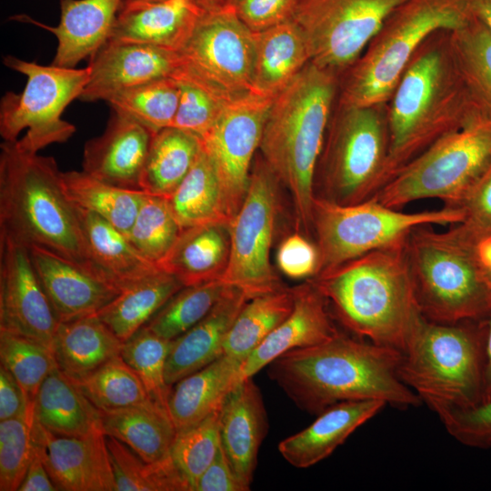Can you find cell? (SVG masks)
Masks as SVG:
<instances>
[{
	"instance_id": "cell-1",
	"label": "cell",
	"mask_w": 491,
	"mask_h": 491,
	"mask_svg": "<svg viewBox=\"0 0 491 491\" xmlns=\"http://www.w3.org/2000/svg\"><path fill=\"white\" fill-rule=\"evenodd\" d=\"M400 359L397 349L338 332L322 344L282 355L267 371L298 407L315 415L346 401L418 406L420 398L399 377Z\"/></svg>"
},
{
	"instance_id": "cell-2",
	"label": "cell",
	"mask_w": 491,
	"mask_h": 491,
	"mask_svg": "<svg viewBox=\"0 0 491 491\" xmlns=\"http://www.w3.org/2000/svg\"><path fill=\"white\" fill-rule=\"evenodd\" d=\"M386 106L389 150L378 190L477 112L469 102L453 58L450 30H438L424 41Z\"/></svg>"
},
{
	"instance_id": "cell-3",
	"label": "cell",
	"mask_w": 491,
	"mask_h": 491,
	"mask_svg": "<svg viewBox=\"0 0 491 491\" xmlns=\"http://www.w3.org/2000/svg\"><path fill=\"white\" fill-rule=\"evenodd\" d=\"M405 242L374 250L311 278L346 329L400 352L422 316Z\"/></svg>"
},
{
	"instance_id": "cell-4",
	"label": "cell",
	"mask_w": 491,
	"mask_h": 491,
	"mask_svg": "<svg viewBox=\"0 0 491 491\" xmlns=\"http://www.w3.org/2000/svg\"><path fill=\"white\" fill-rule=\"evenodd\" d=\"M339 77L309 62L269 107L261 155L290 191L299 222L311 225L317 162L337 98Z\"/></svg>"
},
{
	"instance_id": "cell-5",
	"label": "cell",
	"mask_w": 491,
	"mask_h": 491,
	"mask_svg": "<svg viewBox=\"0 0 491 491\" xmlns=\"http://www.w3.org/2000/svg\"><path fill=\"white\" fill-rule=\"evenodd\" d=\"M0 237L45 248L97 275L55 159L22 151L15 142L1 144Z\"/></svg>"
},
{
	"instance_id": "cell-6",
	"label": "cell",
	"mask_w": 491,
	"mask_h": 491,
	"mask_svg": "<svg viewBox=\"0 0 491 491\" xmlns=\"http://www.w3.org/2000/svg\"><path fill=\"white\" fill-rule=\"evenodd\" d=\"M486 318L438 323L421 316L407 337L399 377L439 417L483 402Z\"/></svg>"
},
{
	"instance_id": "cell-7",
	"label": "cell",
	"mask_w": 491,
	"mask_h": 491,
	"mask_svg": "<svg viewBox=\"0 0 491 491\" xmlns=\"http://www.w3.org/2000/svg\"><path fill=\"white\" fill-rule=\"evenodd\" d=\"M471 17L464 0H406L386 18L356 61L340 76L336 105L386 104L409 61L433 33Z\"/></svg>"
},
{
	"instance_id": "cell-8",
	"label": "cell",
	"mask_w": 491,
	"mask_h": 491,
	"mask_svg": "<svg viewBox=\"0 0 491 491\" xmlns=\"http://www.w3.org/2000/svg\"><path fill=\"white\" fill-rule=\"evenodd\" d=\"M406 258L420 313L428 320L483 319L491 311V287L472 246L432 225L416 227L405 242Z\"/></svg>"
},
{
	"instance_id": "cell-9",
	"label": "cell",
	"mask_w": 491,
	"mask_h": 491,
	"mask_svg": "<svg viewBox=\"0 0 491 491\" xmlns=\"http://www.w3.org/2000/svg\"><path fill=\"white\" fill-rule=\"evenodd\" d=\"M388 150L386 104L335 105L316 165L315 196L341 205L371 198L380 186Z\"/></svg>"
},
{
	"instance_id": "cell-10",
	"label": "cell",
	"mask_w": 491,
	"mask_h": 491,
	"mask_svg": "<svg viewBox=\"0 0 491 491\" xmlns=\"http://www.w3.org/2000/svg\"><path fill=\"white\" fill-rule=\"evenodd\" d=\"M491 165V117L476 112L397 171L371 198L401 209L427 198L454 207Z\"/></svg>"
},
{
	"instance_id": "cell-11",
	"label": "cell",
	"mask_w": 491,
	"mask_h": 491,
	"mask_svg": "<svg viewBox=\"0 0 491 491\" xmlns=\"http://www.w3.org/2000/svg\"><path fill=\"white\" fill-rule=\"evenodd\" d=\"M461 209L444 205L439 210L406 213L369 198L341 205L315 196L311 226L320 254L319 273L376 249L404 243L423 225H456Z\"/></svg>"
},
{
	"instance_id": "cell-12",
	"label": "cell",
	"mask_w": 491,
	"mask_h": 491,
	"mask_svg": "<svg viewBox=\"0 0 491 491\" xmlns=\"http://www.w3.org/2000/svg\"><path fill=\"white\" fill-rule=\"evenodd\" d=\"M4 64L26 77L25 88L6 92L0 103V135L5 142L29 153L66 142L75 126L62 119L65 107L79 99L90 78V68H70L5 55Z\"/></svg>"
},
{
	"instance_id": "cell-13",
	"label": "cell",
	"mask_w": 491,
	"mask_h": 491,
	"mask_svg": "<svg viewBox=\"0 0 491 491\" xmlns=\"http://www.w3.org/2000/svg\"><path fill=\"white\" fill-rule=\"evenodd\" d=\"M278 182L263 158L257 157L245 200L229 225L230 256L220 280L249 299L283 288L270 263Z\"/></svg>"
},
{
	"instance_id": "cell-14",
	"label": "cell",
	"mask_w": 491,
	"mask_h": 491,
	"mask_svg": "<svg viewBox=\"0 0 491 491\" xmlns=\"http://www.w3.org/2000/svg\"><path fill=\"white\" fill-rule=\"evenodd\" d=\"M404 1L300 0L293 20L306 35L310 62L340 78Z\"/></svg>"
},
{
	"instance_id": "cell-15",
	"label": "cell",
	"mask_w": 491,
	"mask_h": 491,
	"mask_svg": "<svg viewBox=\"0 0 491 491\" xmlns=\"http://www.w3.org/2000/svg\"><path fill=\"white\" fill-rule=\"evenodd\" d=\"M178 54L183 67L231 97L253 91L254 32L233 6L205 10Z\"/></svg>"
},
{
	"instance_id": "cell-16",
	"label": "cell",
	"mask_w": 491,
	"mask_h": 491,
	"mask_svg": "<svg viewBox=\"0 0 491 491\" xmlns=\"http://www.w3.org/2000/svg\"><path fill=\"white\" fill-rule=\"evenodd\" d=\"M273 99L253 91L233 99L200 138L215 170L230 223L246 195L252 161Z\"/></svg>"
},
{
	"instance_id": "cell-17",
	"label": "cell",
	"mask_w": 491,
	"mask_h": 491,
	"mask_svg": "<svg viewBox=\"0 0 491 491\" xmlns=\"http://www.w3.org/2000/svg\"><path fill=\"white\" fill-rule=\"evenodd\" d=\"M58 324L29 249L0 237V330L52 348Z\"/></svg>"
},
{
	"instance_id": "cell-18",
	"label": "cell",
	"mask_w": 491,
	"mask_h": 491,
	"mask_svg": "<svg viewBox=\"0 0 491 491\" xmlns=\"http://www.w3.org/2000/svg\"><path fill=\"white\" fill-rule=\"evenodd\" d=\"M180 65L178 52L108 40L90 59V78L79 99L108 102L122 91L172 76Z\"/></svg>"
},
{
	"instance_id": "cell-19",
	"label": "cell",
	"mask_w": 491,
	"mask_h": 491,
	"mask_svg": "<svg viewBox=\"0 0 491 491\" xmlns=\"http://www.w3.org/2000/svg\"><path fill=\"white\" fill-rule=\"evenodd\" d=\"M35 436L38 453L58 490L115 491L104 432L58 436L35 419Z\"/></svg>"
},
{
	"instance_id": "cell-20",
	"label": "cell",
	"mask_w": 491,
	"mask_h": 491,
	"mask_svg": "<svg viewBox=\"0 0 491 491\" xmlns=\"http://www.w3.org/2000/svg\"><path fill=\"white\" fill-rule=\"evenodd\" d=\"M155 133L113 110L105 131L84 146L82 170L110 185L141 189V179Z\"/></svg>"
},
{
	"instance_id": "cell-21",
	"label": "cell",
	"mask_w": 491,
	"mask_h": 491,
	"mask_svg": "<svg viewBox=\"0 0 491 491\" xmlns=\"http://www.w3.org/2000/svg\"><path fill=\"white\" fill-rule=\"evenodd\" d=\"M59 322L96 314L120 290L92 270L40 246L28 248Z\"/></svg>"
},
{
	"instance_id": "cell-22",
	"label": "cell",
	"mask_w": 491,
	"mask_h": 491,
	"mask_svg": "<svg viewBox=\"0 0 491 491\" xmlns=\"http://www.w3.org/2000/svg\"><path fill=\"white\" fill-rule=\"evenodd\" d=\"M294 307L241 366L239 380L253 377L282 355L322 344L339 331L328 311V301L312 279L293 288Z\"/></svg>"
},
{
	"instance_id": "cell-23",
	"label": "cell",
	"mask_w": 491,
	"mask_h": 491,
	"mask_svg": "<svg viewBox=\"0 0 491 491\" xmlns=\"http://www.w3.org/2000/svg\"><path fill=\"white\" fill-rule=\"evenodd\" d=\"M266 432V412L259 388L252 377L239 380L221 406L220 440L246 491L250 489L258 450Z\"/></svg>"
},
{
	"instance_id": "cell-24",
	"label": "cell",
	"mask_w": 491,
	"mask_h": 491,
	"mask_svg": "<svg viewBox=\"0 0 491 491\" xmlns=\"http://www.w3.org/2000/svg\"><path fill=\"white\" fill-rule=\"evenodd\" d=\"M204 11L195 0H163L123 5L108 40L179 52Z\"/></svg>"
},
{
	"instance_id": "cell-25",
	"label": "cell",
	"mask_w": 491,
	"mask_h": 491,
	"mask_svg": "<svg viewBox=\"0 0 491 491\" xmlns=\"http://www.w3.org/2000/svg\"><path fill=\"white\" fill-rule=\"evenodd\" d=\"M121 3L122 0H60V22L56 26L25 15L16 19L51 32L57 39L52 65L74 68L83 59H91L107 42Z\"/></svg>"
},
{
	"instance_id": "cell-26",
	"label": "cell",
	"mask_w": 491,
	"mask_h": 491,
	"mask_svg": "<svg viewBox=\"0 0 491 491\" xmlns=\"http://www.w3.org/2000/svg\"><path fill=\"white\" fill-rule=\"evenodd\" d=\"M248 300L243 291L228 286L203 319L171 340L165 363V380L170 386L224 355L228 331Z\"/></svg>"
},
{
	"instance_id": "cell-27",
	"label": "cell",
	"mask_w": 491,
	"mask_h": 491,
	"mask_svg": "<svg viewBox=\"0 0 491 491\" xmlns=\"http://www.w3.org/2000/svg\"><path fill=\"white\" fill-rule=\"evenodd\" d=\"M386 406L380 400L336 404L318 414L310 426L282 440L278 444V451L296 468L312 466L329 456L352 433Z\"/></svg>"
},
{
	"instance_id": "cell-28",
	"label": "cell",
	"mask_w": 491,
	"mask_h": 491,
	"mask_svg": "<svg viewBox=\"0 0 491 491\" xmlns=\"http://www.w3.org/2000/svg\"><path fill=\"white\" fill-rule=\"evenodd\" d=\"M229 256V224H204L183 228L158 267L188 286L220 280Z\"/></svg>"
},
{
	"instance_id": "cell-29",
	"label": "cell",
	"mask_w": 491,
	"mask_h": 491,
	"mask_svg": "<svg viewBox=\"0 0 491 491\" xmlns=\"http://www.w3.org/2000/svg\"><path fill=\"white\" fill-rule=\"evenodd\" d=\"M76 210L90 264L108 283L121 291L161 270L111 224L89 211Z\"/></svg>"
},
{
	"instance_id": "cell-30",
	"label": "cell",
	"mask_w": 491,
	"mask_h": 491,
	"mask_svg": "<svg viewBox=\"0 0 491 491\" xmlns=\"http://www.w3.org/2000/svg\"><path fill=\"white\" fill-rule=\"evenodd\" d=\"M253 92L275 97L310 62L306 35L292 19L254 33Z\"/></svg>"
},
{
	"instance_id": "cell-31",
	"label": "cell",
	"mask_w": 491,
	"mask_h": 491,
	"mask_svg": "<svg viewBox=\"0 0 491 491\" xmlns=\"http://www.w3.org/2000/svg\"><path fill=\"white\" fill-rule=\"evenodd\" d=\"M241 366L224 354L175 384L168 399V413L176 431L200 422L221 407L239 381Z\"/></svg>"
},
{
	"instance_id": "cell-32",
	"label": "cell",
	"mask_w": 491,
	"mask_h": 491,
	"mask_svg": "<svg viewBox=\"0 0 491 491\" xmlns=\"http://www.w3.org/2000/svg\"><path fill=\"white\" fill-rule=\"evenodd\" d=\"M124 342L97 316L59 322L52 343L57 367L73 382L120 356Z\"/></svg>"
},
{
	"instance_id": "cell-33",
	"label": "cell",
	"mask_w": 491,
	"mask_h": 491,
	"mask_svg": "<svg viewBox=\"0 0 491 491\" xmlns=\"http://www.w3.org/2000/svg\"><path fill=\"white\" fill-rule=\"evenodd\" d=\"M34 402L36 421L55 435L86 436L104 432L100 409L58 367L45 379Z\"/></svg>"
},
{
	"instance_id": "cell-34",
	"label": "cell",
	"mask_w": 491,
	"mask_h": 491,
	"mask_svg": "<svg viewBox=\"0 0 491 491\" xmlns=\"http://www.w3.org/2000/svg\"><path fill=\"white\" fill-rule=\"evenodd\" d=\"M100 412L105 435L118 439L146 462L170 456L177 431L169 413L153 400Z\"/></svg>"
},
{
	"instance_id": "cell-35",
	"label": "cell",
	"mask_w": 491,
	"mask_h": 491,
	"mask_svg": "<svg viewBox=\"0 0 491 491\" xmlns=\"http://www.w3.org/2000/svg\"><path fill=\"white\" fill-rule=\"evenodd\" d=\"M184 286L163 270L123 288L97 316L123 342L144 327Z\"/></svg>"
},
{
	"instance_id": "cell-36",
	"label": "cell",
	"mask_w": 491,
	"mask_h": 491,
	"mask_svg": "<svg viewBox=\"0 0 491 491\" xmlns=\"http://www.w3.org/2000/svg\"><path fill=\"white\" fill-rule=\"evenodd\" d=\"M202 150L201 139L168 126L155 133L147 154L141 189L169 197L186 176Z\"/></svg>"
},
{
	"instance_id": "cell-37",
	"label": "cell",
	"mask_w": 491,
	"mask_h": 491,
	"mask_svg": "<svg viewBox=\"0 0 491 491\" xmlns=\"http://www.w3.org/2000/svg\"><path fill=\"white\" fill-rule=\"evenodd\" d=\"M453 58L474 109L491 117V32L476 17L450 30Z\"/></svg>"
},
{
	"instance_id": "cell-38",
	"label": "cell",
	"mask_w": 491,
	"mask_h": 491,
	"mask_svg": "<svg viewBox=\"0 0 491 491\" xmlns=\"http://www.w3.org/2000/svg\"><path fill=\"white\" fill-rule=\"evenodd\" d=\"M65 192L78 208L94 213L127 235L146 192L101 181L85 172H62Z\"/></svg>"
},
{
	"instance_id": "cell-39",
	"label": "cell",
	"mask_w": 491,
	"mask_h": 491,
	"mask_svg": "<svg viewBox=\"0 0 491 491\" xmlns=\"http://www.w3.org/2000/svg\"><path fill=\"white\" fill-rule=\"evenodd\" d=\"M167 199L182 229L210 223L230 225L215 170L203 148L186 176Z\"/></svg>"
},
{
	"instance_id": "cell-40",
	"label": "cell",
	"mask_w": 491,
	"mask_h": 491,
	"mask_svg": "<svg viewBox=\"0 0 491 491\" xmlns=\"http://www.w3.org/2000/svg\"><path fill=\"white\" fill-rule=\"evenodd\" d=\"M293 307V289L281 288L249 299L228 331L224 354L243 364Z\"/></svg>"
},
{
	"instance_id": "cell-41",
	"label": "cell",
	"mask_w": 491,
	"mask_h": 491,
	"mask_svg": "<svg viewBox=\"0 0 491 491\" xmlns=\"http://www.w3.org/2000/svg\"><path fill=\"white\" fill-rule=\"evenodd\" d=\"M115 491H191L171 456L146 462L126 445L105 435Z\"/></svg>"
},
{
	"instance_id": "cell-42",
	"label": "cell",
	"mask_w": 491,
	"mask_h": 491,
	"mask_svg": "<svg viewBox=\"0 0 491 491\" xmlns=\"http://www.w3.org/2000/svg\"><path fill=\"white\" fill-rule=\"evenodd\" d=\"M121 112L153 133L171 126L179 103V86L173 76L155 79L122 91L109 101Z\"/></svg>"
},
{
	"instance_id": "cell-43",
	"label": "cell",
	"mask_w": 491,
	"mask_h": 491,
	"mask_svg": "<svg viewBox=\"0 0 491 491\" xmlns=\"http://www.w3.org/2000/svg\"><path fill=\"white\" fill-rule=\"evenodd\" d=\"M74 383L100 410L124 408L152 400L137 374L121 356Z\"/></svg>"
},
{
	"instance_id": "cell-44",
	"label": "cell",
	"mask_w": 491,
	"mask_h": 491,
	"mask_svg": "<svg viewBox=\"0 0 491 491\" xmlns=\"http://www.w3.org/2000/svg\"><path fill=\"white\" fill-rule=\"evenodd\" d=\"M227 286L221 280L184 286L145 326L165 339L173 340L203 319Z\"/></svg>"
},
{
	"instance_id": "cell-45",
	"label": "cell",
	"mask_w": 491,
	"mask_h": 491,
	"mask_svg": "<svg viewBox=\"0 0 491 491\" xmlns=\"http://www.w3.org/2000/svg\"><path fill=\"white\" fill-rule=\"evenodd\" d=\"M179 86V103L171 126L202 137L215 123L231 97L180 65L172 75Z\"/></svg>"
},
{
	"instance_id": "cell-46",
	"label": "cell",
	"mask_w": 491,
	"mask_h": 491,
	"mask_svg": "<svg viewBox=\"0 0 491 491\" xmlns=\"http://www.w3.org/2000/svg\"><path fill=\"white\" fill-rule=\"evenodd\" d=\"M0 359L1 366L15 378L29 401H35L45 379L57 367L52 348L3 330H0Z\"/></svg>"
},
{
	"instance_id": "cell-47",
	"label": "cell",
	"mask_w": 491,
	"mask_h": 491,
	"mask_svg": "<svg viewBox=\"0 0 491 491\" xmlns=\"http://www.w3.org/2000/svg\"><path fill=\"white\" fill-rule=\"evenodd\" d=\"M181 231L167 197L146 193L126 236L145 258L158 266Z\"/></svg>"
},
{
	"instance_id": "cell-48",
	"label": "cell",
	"mask_w": 491,
	"mask_h": 491,
	"mask_svg": "<svg viewBox=\"0 0 491 491\" xmlns=\"http://www.w3.org/2000/svg\"><path fill=\"white\" fill-rule=\"evenodd\" d=\"M171 340L144 326L124 342L120 356L137 374L149 397L168 412L172 386L165 380Z\"/></svg>"
},
{
	"instance_id": "cell-49",
	"label": "cell",
	"mask_w": 491,
	"mask_h": 491,
	"mask_svg": "<svg viewBox=\"0 0 491 491\" xmlns=\"http://www.w3.org/2000/svg\"><path fill=\"white\" fill-rule=\"evenodd\" d=\"M35 402L17 416L0 421V490L16 491L35 452Z\"/></svg>"
},
{
	"instance_id": "cell-50",
	"label": "cell",
	"mask_w": 491,
	"mask_h": 491,
	"mask_svg": "<svg viewBox=\"0 0 491 491\" xmlns=\"http://www.w3.org/2000/svg\"><path fill=\"white\" fill-rule=\"evenodd\" d=\"M220 410L212 412L200 422L176 432L170 456L191 491L214 460L221 446Z\"/></svg>"
},
{
	"instance_id": "cell-51",
	"label": "cell",
	"mask_w": 491,
	"mask_h": 491,
	"mask_svg": "<svg viewBox=\"0 0 491 491\" xmlns=\"http://www.w3.org/2000/svg\"><path fill=\"white\" fill-rule=\"evenodd\" d=\"M454 207L463 211L464 218L447 231L459 241L473 246L491 235V165Z\"/></svg>"
},
{
	"instance_id": "cell-52",
	"label": "cell",
	"mask_w": 491,
	"mask_h": 491,
	"mask_svg": "<svg viewBox=\"0 0 491 491\" xmlns=\"http://www.w3.org/2000/svg\"><path fill=\"white\" fill-rule=\"evenodd\" d=\"M439 418L447 433L459 443L477 448L491 446V401L453 410Z\"/></svg>"
},
{
	"instance_id": "cell-53",
	"label": "cell",
	"mask_w": 491,
	"mask_h": 491,
	"mask_svg": "<svg viewBox=\"0 0 491 491\" xmlns=\"http://www.w3.org/2000/svg\"><path fill=\"white\" fill-rule=\"evenodd\" d=\"M276 264L279 270L289 278H313L320 270L318 247L302 234H291L278 246Z\"/></svg>"
},
{
	"instance_id": "cell-54",
	"label": "cell",
	"mask_w": 491,
	"mask_h": 491,
	"mask_svg": "<svg viewBox=\"0 0 491 491\" xmlns=\"http://www.w3.org/2000/svg\"><path fill=\"white\" fill-rule=\"evenodd\" d=\"M300 0H235L233 7L241 22L257 33L292 20Z\"/></svg>"
},
{
	"instance_id": "cell-55",
	"label": "cell",
	"mask_w": 491,
	"mask_h": 491,
	"mask_svg": "<svg viewBox=\"0 0 491 491\" xmlns=\"http://www.w3.org/2000/svg\"><path fill=\"white\" fill-rule=\"evenodd\" d=\"M194 491H246L237 479L222 446L199 477Z\"/></svg>"
},
{
	"instance_id": "cell-56",
	"label": "cell",
	"mask_w": 491,
	"mask_h": 491,
	"mask_svg": "<svg viewBox=\"0 0 491 491\" xmlns=\"http://www.w3.org/2000/svg\"><path fill=\"white\" fill-rule=\"evenodd\" d=\"M28 402L15 378L0 366V421L19 416Z\"/></svg>"
},
{
	"instance_id": "cell-57",
	"label": "cell",
	"mask_w": 491,
	"mask_h": 491,
	"mask_svg": "<svg viewBox=\"0 0 491 491\" xmlns=\"http://www.w3.org/2000/svg\"><path fill=\"white\" fill-rule=\"evenodd\" d=\"M57 490L58 488L52 481L35 445V452L34 457L29 465L23 482L18 488V491Z\"/></svg>"
},
{
	"instance_id": "cell-58",
	"label": "cell",
	"mask_w": 491,
	"mask_h": 491,
	"mask_svg": "<svg viewBox=\"0 0 491 491\" xmlns=\"http://www.w3.org/2000/svg\"><path fill=\"white\" fill-rule=\"evenodd\" d=\"M471 246L479 271L491 287V235L476 241Z\"/></svg>"
},
{
	"instance_id": "cell-59",
	"label": "cell",
	"mask_w": 491,
	"mask_h": 491,
	"mask_svg": "<svg viewBox=\"0 0 491 491\" xmlns=\"http://www.w3.org/2000/svg\"><path fill=\"white\" fill-rule=\"evenodd\" d=\"M486 371L483 402L491 401V311L486 318Z\"/></svg>"
},
{
	"instance_id": "cell-60",
	"label": "cell",
	"mask_w": 491,
	"mask_h": 491,
	"mask_svg": "<svg viewBox=\"0 0 491 491\" xmlns=\"http://www.w3.org/2000/svg\"><path fill=\"white\" fill-rule=\"evenodd\" d=\"M471 15L479 19L491 32V0H464Z\"/></svg>"
},
{
	"instance_id": "cell-61",
	"label": "cell",
	"mask_w": 491,
	"mask_h": 491,
	"mask_svg": "<svg viewBox=\"0 0 491 491\" xmlns=\"http://www.w3.org/2000/svg\"><path fill=\"white\" fill-rule=\"evenodd\" d=\"M203 9L210 11L233 6L235 0H195Z\"/></svg>"
},
{
	"instance_id": "cell-62",
	"label": "cell",
	"mask_w": 491,
	"mask_h": 491,
	"mask_svg": "<svg viewBox=\"0 0 491 491\" xmlns=\"http://www.w3.org/2000/svg\"><path fill=\"white\" fill-rule=\"evenodd\" d=\"M158 1H163V0H122L121 6L131 5V4H138V3H145V2H158Z\"/></svg>"
}]
</instances>
